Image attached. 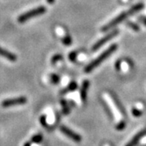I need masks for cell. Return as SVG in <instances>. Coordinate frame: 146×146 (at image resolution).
Segmentation results:
<instances>
[{
  "mask_svg": "<svg viewBox=\"0 0 146 146\" xmlns=\"http://www.w3.org/2000/svg\"><path fill=\"white\" fill-rule=\"evenodd\" d=\"M126 25L127 27H129L131 29H132L133 31L135 32H139L140 31V26L135 23V22H133V21H127L126 22Z\"/></svg>",
  "mask_w": 146,
  "mask_h": 146,
  "instance_id": "obj_12",
  "label": "cell"
},
{
  "mask_svg": "<svg viewBox=\"0 0 146 146\" xmlns=\"http://www.w3.org/2000/svg\"><path fill=\"white\" fill-rule=\"evenodd\" d=\"M138 21L141 22L142 25H144L145 26H146V16H141L138 17Z\"/></svg>",
  "mask_w": 146,
  "mask_h": 146,
  "instance_id": "obj_24",
  "label": "cell"
},
{
  "mask_svg": "<svg viewBox=\"0 0 146 146\" xmlns=\"http://www.w3.org/2000/svg\"><path fill=\"white\" fill-rule=\"evenodd\" d=\"M77 87H78V85H77V84L76 82H75V81H72L71 83L69 84V85H68V87H67V89H65V90H63V93H67V92H72V91H74V90H76V89H77Z\"/></svg>",
  "mask_w": 146,
  "mask_h": 146,
  "instance_id": "obj_14",
  "label": "cell"
},
{
  "mask_svg": "<svg viewBox=\"0 0 146 146\" xmlns=\"http://www.w3.org/2000/svg\"><path fill=\"white\" fill-rule=\"evenodd\" d=\"M143 8H144V4H143V3H138V4H136V5H135L134 7H131L130 9L128 10V12H129L130 16H131V15L136 14L138 11H141Z\"/></svg>",
  "mask_w": 146,
  "mask_h": 146,
  "instance_id": "obj_11",
  "label": "cell"
},
{
  "mask_svg": "<svg viewBox=\"0 0 146 146\" xmlns=\"http://www.w3.org/2000/svg\"><path fill=\"white\" fill-rule=\"evenodd\" d=\"M145 136H146V128L139 131L138 133H136V135L133 136V138L126 145V146H136L137 144L140 142V141Z\"/></svg>",
  "mask_w": 146,
  "mask_h": 146,
  "instance_id": "obj_7",
  "label": "cell"
},
{
  "mask_svg": "<svg viewBox=\"0 0 146 146\" xmlns=\"http://www.w3.org/2000/svg\"><path fill=\"white\" fill-rule=\"evenodd\" d=\"M46 1L48 2V3H50V4H53L54 2V0H46Z\"/></svg>",
  "mask_w": 146,
  "mask_h": 146,
  "instance_id": "obj_26",
  "label": "cell"
},
{
  "mask_svg": "<svg viewBox=\"0 0 146 146\" xmlns=\"http://www.w3.org/2000/svg\"><path fill=\"white\" fill-rule=\"evenodd\" d=\"M60 131H62V133H63L66 136H68V138H70L74 142L80 143L82 141L81 136H80L79 134L75 132L74 131L71 130L70 128H68V127H66V126H61L60 127Z\"/></svg>",
  "mask_w": 146,
  "mask_h": 146,
  "instance_id": "obj_6",
  "label": "cell"
},
{
  "mask_svg": "<svg viewBox=\"0 0 146 146\" xmlns=\"http://www.w3.org/2000/svg\"><path fill=\"white\" fill-rule=\"evenodd\" d=\"M110 97H111V98H112V100H113L114 103H115V106H116V107H117L118 110L120 111V113L123 115V116H127V115H126L125 109H124V107H123V104L121 103V102L119 101V99L118 98V97H117L115 94H110Z\"/></svg>",
  "mask_w": 146,
  "mask_h": 146,
  "instance_id": "obj_10",
  "label": "cell"
},
{
  "mask_svg": "<svg viewBox=\"0 0 146 146\" xmlns=\"http://www.w3.org/2000/svg\"><path fill=\"white\" fill-rule=\"evenodd\" d=\"M103 106H104V108L106 110V113H107V115L109 116L110 119H113L114 118V116H113V114H112V112H111V110L109 108V106H108V105L106 104V102H103Z\"/></svg>",
  "mask_w": 146,
  "mask_h": 146,
  "instance_id": "obj_19",
  "label": "cell"
},
{
  "mask_svg": "<svg viewBox=\"0 0 146 146\" xmlns=\"http://www.w3.org/2000/svg\"><path fill=\"white\" fill-rule=\"evenodd\" d=\"M60 103L62 105V107H63V112L64 115H68L70 113V108L68 106V102L67 101L64 99H62L60 101Z\"/></svg>",
  "mask_w": 146,
  "mask_h": 146,
  "instance_id": "obj_13",
  "label": "cell"
},
{
  "mask_svg": "<svg viewBox=\"0 0 146 146\" xmlns=\"http://www.w3.org/2000/svg\"><path fill=\"white\" fill-rule=\"evenodd\" d=\"M126 127L125 121H120L119 123L116 125V129L118 131H123Z\"/></svg>",
  "mask_w": 146,
  "mask_h": 146,
  "instance_id": "obj_21",
  "label": "cell"
},
{
  "mask_svg": "<svg viewBox=\"0 0 146 146\" xmlns=\"http://www.w3.org/2000/svg\"><path fill=\"white\" fill-rule=\"evenodd\" d=\"M0 56L5 58L11 62H15L17 60V56L15 54L10 52V51H7V50L3 49L2 47H0Z\"/></svg>",
  "mask_w": 146,
  "mask_h": 146,
  "instance_id": "obj_9",
  "label": "cell"
},
{
  "mask_svg": "<svg viewBox=\"0 0 146 146\" xmlns=\"http://www.w3.org/2000/svg\"><path fill=\"white\" fill-rule=\"evenodd\" d=\"M115 68H116L118 71H119L120 68H121V63H120V61H118L117 63H115Z\"/></svg>",
  "mask_w": 146,
  "mask_h": 146,
  "instance_id": "obj_25",
  "label": "cell"
},
{
  "mask_svg": "<svg viewBox=\"0 0 146 146\" xmlns=\"http://www.w3.org/2000/svg\"><path fill=\"white\" fill-rule=\"evenodd\" d=\"M24 146H31V143H30V142H26V143L24 145Z\"/></svg>",
  "mask_w": 146,
  "mask_h": 146,
  "instance_id": "obj_27",
  "label": "cell"
},
{
  "mask_svg": "<svg viewBox=\"0 0 146 146\" xmlns=\"http://www.w3.org/2000/svg\"><path fill=\"white\" fill-rule=\"evenodd\" d=\"M89 80H84L81 88H80V98L82 102H85L87 99V95H88V91H89Z\"/></svg>",
  "mask_w": 146,
  "mask_h": 146,
  "instance_id": "obj_8",
  "label": "cell"
},
{
  "mask_svg": "<svg viewBox=\"0 0 146 146\" xmlns=\"http://www.w3.org/2000/svg\"><path fill=\"white\" fill-rule=\"evenodd\" d=\"M117 48H118V45H116V44L111 45L108 49H106L105 51H103V52L97 58H95V59L93 60L91 63H89V64L86 66V68H84V72L86 73L91 72H92L93 70H94L97 67H98L100 64L104 61L105 59H106L107 58L110 57V54H111L112 53L115 52V50H117Z\"/></svg>",
  "mask_w": 146,
  "mask_h": 146,
  "instance_id": "obj_1",
  "label": "cell"
},
{
  "mask_svg": "<svg viewBox=\"0 0 146 146\" xmlns=\"http://www.w3.org/2000/svg\"><path fill=\"white\" fill-rule=\"evenodd\" d=\"M130 16V14H129V12H128V11H125V12H123V13H121L119 14V16H117V17H115V19H113L111 21H110L108 24H106L105 26L102 27V32H106L110 30V29H111L112 28H114L116 25H118L119 23H121L122 21H123L125 20L127 17H128V16Z\"/></svg>",
  "mask_w": 146,
  "mask_h": 146,
  "instance_id": "obj_3",
  "label": "cell"
},
{
  "mask_svg": "<svg viewBox=\"0 0 146 146\" xmlns=\"http://www.w3.org/2000/svg\"><path fill=\"white\" fill-rule=\"evenodd\" d=\"M62 42L63 43V45H65V46H71L72 43V37L70 36L69 34H66V35L62 38Z\"/></svg>",
  "mask_w": 146,
  "mask_h": 146,
  "instance_id": "obj_15",
  "label": "cell"
},
{
  "mask_svg": "<svg viewBox=\"0 0 146 146\" xmlns=\"http://www.w3.org/2000/svg\"><path fill=\"white\" fill-rule=\"evenodd\" d=\"M40 123H41V124L42 126H44V127H46L47 123H46V116L44 115H42L41 117H40Z\"/></svg>",
  "mask_w": 146,
  "mask_h": 146,
  "instance_id": "obj_23",
  "label": "cell"
},
{
  "mask_svg": "<svg viewBox=\"0 0 146 146\" xmlns=\"http://www.w3.org/2000/svg\"><path fill=\"white\" fill-rule=\"evenodd\" d=\"M131 114L135 117H140L142 115V111L139 109H136V108H132L131 109Z\"/></svg>",
  "mask_w": 146,
  "mask_h": 146,
  "instance_id": "obj_20",
  "label": "cell"
},
{
  "mask_svg": "<svg viewBox=\"0 0 146 146\" xmlns=\"http://www.w3.org/2000/svg\"><path fill=\"white\" fill-rule=\"evenodd\" d=\"M63 59V56L59 54H54L52 58H51V63L52 64H55L57 63L58 61L62 60Z\"/></svg>",
  "mask_w": 146,
  "mask_h": 146,
  "instance_id": "obj_18",
  "label": "cell"
},
{
  "mask_svg": "<svg viewBox=\"0 0 146 146\" xmlns=\"http://www.w3.org/2000/svg\"><path fill=\"white\" fill-rule=\"evenodd\" d=\"M46 11V8L43 6H41V7H38L36 8H34L31 11H29L25 13L22 14L21 16L18 17V22L21 23V24H23L25 23V21L30 20L33 17H36L37 16H40V15H42L44 14L45 12Z\"/></svg>",
  "mask_w": 146,
  "mask_h": 146,
  "instance_id": "obj_2",
  "label": "cell"
},
{
  "mask_svg": "<svg viewBox=\"0 0 146 146\" xmlns=\"http://www.w3.org/2000/svg\"><path fill=\"white\" fill-rule=\"evenodd\" d=\"M43 140V136L41 134H36V135H34V136L32 137L31 141L33 143H36V144H39L41 143Z\"/></svg>",
  "mask_w": 146,
  "mask_h": 146,
  "instance_id": "obj_17",
  "label": "cell"
},
{
  "mask_svg": "<svg viewBox=\"0 0 146 146\" xmlns=\"http://www.w3.org/2000/svg\"><path fill=\"white\" fill-rule=\"evenodd\" d=\"M76 58H77V53L75 52V51L70 53V54H69V59H70L72 62H75L76 59Z\"/></svg>",
  "mask_w": 146,
  "mask_h": 146,
  "instance_id": "obj_22",
  "label": "cell"
},
{
  "mask_svg": "<svg viewBox=\"0 0 146 146\" xmlns=\"http://www.w3.org/2000/svg\"><path fill=\"white\" fill-rule=\"evenodd\" d=\"M50 82L53 84H58L60 82V77L58 76L57 74H51L50 76Z\"/></svg>",
  "mask_w": 146,
  "mask_h": 146,
  "instance_id": "obj_16",
  "label": "cell"
},
{
  "mask_svg": "<svg viewBox=\"0 0 146 146\" xmlns=\"http://www.w3.org/2000/svg\"><path fill=\"white\" fill-rule=\"evenodd\" d=\"M27 102L26 97L21 96L18 98H9V99L4 100L2 102V106L3 108H8L11 106H18V105H24Z\"/></svg>",
  "mask_w": 146,
  "mask_h": 146,
  "instance_id": "obj_5",
  "label": "cell"
},
{
  "mask_svg": "<svg viewBox=\"0 0 146 146\" xmlns=\"http://www.w3.org/2000/svg\"><path fill=\"white\" fill-rule=\"evenodd\" d=\"M118 33H119V30L118 29H115V30H113L112 32H110V33H108L107 35H106L104 37H102V39H100L99 41H98V42L94 44V46L92 47V51H97V50H98L100 48L103 46L106 42H108L112 38H114L115 36H117Z\"/></svg>",
  "mask_w": 146,
  "mask_h": 146,
  "instance_id": "obj_4",
  "label": "cell"
}]
</instances>
